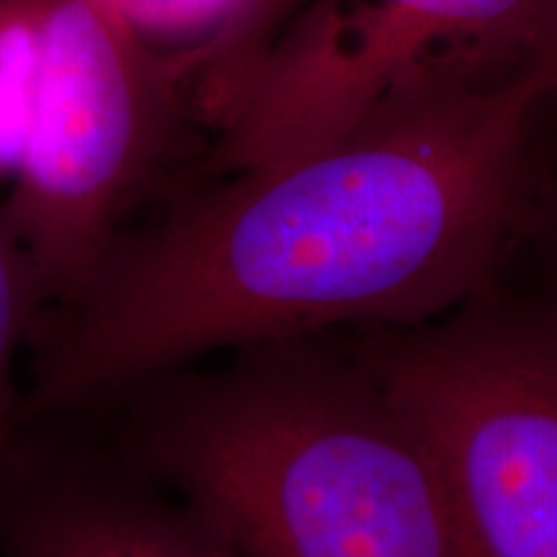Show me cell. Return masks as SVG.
<instances>
[{
	"instance_id": "obj_10",
	"label": "cell",
	"mask_w": 557,
	"mask_h": 557,
	"mask_svg": "<svg viewBox=\"0 0 557 557\" xmlns=\"http://www.w3.org/2000/svg\"><path fill=\"white\" fill-rule=\"evenodd\" d=\"M305 0H248L238 24L197 78V107L207 122H220L250 65Z\"/></svg>"
},
{
	"instance_id": "obj_5",
	"label": "cell",
	"mask_w": 557,
	"mask_h": 557,
	"mask_svg": "<svg viewBox=\"0 0 557 557\" xmlns=\"http://www.w3.org/2000/svg\"><path fill=\"white\" fill-rule=\"evenodd\" d=\"M542 0H305L214 135L222 173L331 143L442 83L524 67Z\"/></svg>"
},
{
	"instance_id": "obj_3",
	"label": "cell",
	"mask_w": 557,
	"mask_h": 557,
	"mask_svg": "<svg viewBox=\"0 0 557 557\" xmlns=\"http://www.w3.org/2000/svg\"><path fill=\"white\" fill-rule=\"evenodd\" d=\"M413 429L462 557H557V310L496 284L348 344Z\"/></svg>"
},
{
	"instance_id": "obj_7",
	"label": "cell",
	"mask_w": 557,
	"mask_h": 557,
	"mask_svg": "<svg viewBox=\"0 0 557 557\" xmlns=\"http://www.w3.org/2000/svg\"><path fill=\"white\" fill-rule=\"evenodd\" d=\"M248 0H107L150 50L178 60L194 81L238 24Z\"/></svg>"
},
{
	"instance_id": "obj_9",
	"label": "cell",
	"mask_w": 557,
	"mask_h": 557,
	"mask_svg": "<svg viewBox=\"0 0 557 557\" xmlns=\"http://www.w3.org/2000/svg\"><path fill=\"white\" fill-rule=\"evenodd\" d=\"M37 0H0V176L13 173L37 70Z\"/></svg>"
},
{
	"instance_id": "obj_4",
	"label": "cell",
	"mask_w": 557,
	"mask_h": 557,
	"mask_svg": "<svg viewBox=\"0 0 557 557\" xmlns=\"http://www.w3.org/2000/svg\"><path fill=\"white\" fill-rule=\"evenodd\" d=\"M37 70L13 189L0 209L45 315L65 308L199 122L191 75L107 0H37Z\"/></svg>"
},
{
	"instance_id": "obj_12",
	"label": "cell",
	"mask_w": 557,
	"mask_h": 557,
	"mask_svg": "<svg viewBox=\"0 0 557 557\" xmlns=\"http://www.w3.org/2000/svg\"><path fill=\"white\" fill-rule=\"evenodd\" d=\"M524 67L557 86V0H542L529 39Z\"/></svg>"
},
{
	"instance_id": "obj_2",
	"label": "cell",
	"mask_w": 557,
	"mask_h": 557,
	"mask_svg": "<svg viewBox=\"0 0 557 557\" xmlns=\"http://www.w3.org/2000/svg\"><path fill=\"white\" fill-rule=\"evenodd\" d=\"M96 413L238 557H462L426 451L351 346L235 348Z\"/></svg>"
},
{
	"instance_id": "obj_11",
	"label": "cell",
	"mask_w": 557,
	"mask_h": 557,
	"mask_svg": "<svg viewBox=\"0 0 557 557\" xmlns=\"http://www.w3.org/2000/svg\"><path fill=\"white\" fill-rule=\"evenodd\" d=\"M542 263V297L557 310V181L547 191H540L532 225Z\"/></svg>"
},
{
	"instance_id": "obj_6",
	"label": "cell",
	"mask_w": 557,
	"mask_h": 557,
	"mask_svg": "<svg viewBox=\"0 0 557 557\" xmlns=\"http://www.w3.org/2000/svg\"><path fill=\"white\" fill-rule=\"evenodd\" d=\"M0 557H238L90 416H24L0 447Z\"/></svg>"
},
{
	"instance_id": "obj_1",
	"label": "cell",
	"mask_w": 557,
	"mask_h": 557,
	"mask_svg": "<svg viewBox=\"0 0 557 557\" xmlns=\"http://www.w3.org/2000/svg\"><path fill=\"white\" fill-rule=\"evenodd\" d=\"M527 67L389 103L124 230L32 338L24 416H78L214 351L398 329L500 284L540 199Z\"/></svg>"
},
{
	"instance_id": "obj_8",
	"label": "cell",
	"mask_w": 557,
	"mask_h": 557,
	"mask_svg": "<svg viewBox=\"0 0 557 557\" xmlns=\"http://www.w3.org/2000/svg\"><path fill=\"white\" fill-rule=\"evenodd\" d=\"M45 318L39 287L0 214V447L24 418V385L16 377L21 348H29Z\"/></svg>"
}]
</instances>
